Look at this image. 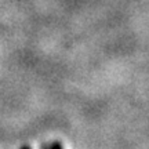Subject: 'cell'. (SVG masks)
<instances>
[{"label":"cell","instance_id":"obj_1","mask_svg":"<svg viewBox=\"0 0 149 149\" xmlns=\"http://www.w3.org/2000/svg\"><path fill=\"white\" fill-rule=\"evenodd\" d=\"M40 149H64L62 144L59 141H53V142H44L42 144Z\"/></svg>","mask_w":149,"mask_h":149},{"label":"cell","instance_id":"obj_2","mask_svg":"<svg viewBox=\"0 0 149 149\" xmlns=\"http://www.w3.org/2000/svg\"><path fill=\"white\" fill-rule=\"evenodd\" d=\"M19 149H31V146H28V145H24V146H21Z\"/></svg>","mask_w":149,"mask_h":149}]
</instances>
